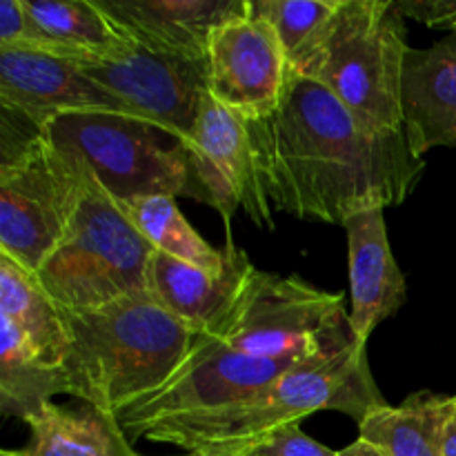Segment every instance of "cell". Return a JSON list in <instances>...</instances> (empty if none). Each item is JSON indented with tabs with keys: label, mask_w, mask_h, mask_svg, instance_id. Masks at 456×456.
I'll return each mask as SVG.
<instances>
[{
	"label": "cell",
	"mask_w": 456,
	"mask_h": 456,
	"mask_svg": "<svg viewBox=\"0 0 456 456\" xmlns=\"http://www.w3.org/2000/svg\"><path fill=\"white\" fill-rule=\"evenodd\" d=\"M248 129L267 200L303 221L396 208L426 172L403 129L372 127L305 76L289 74L279 107Z\"/></svg>",
	"instance_id": "1"
},
{
	"label": "cell",
	"mask_w": 456,
	"mask_h": 456,
	"mask_svg": "<svg viewBox=\"0 0 456 456\" xmlns=\"http://www.w3.org/2000/svg\"><path fill=\"white\" fill-rule=\"evenodd\" d=\"M67 395L118 417L159 390L185 361L199 334L150 292L96 310H62Z\"/></svg>",
	"instance_id": "2"
},
{
	"label": "cell",
	"mask_w": 456,
	"mask_h": 456,
	"mask_svg": "<svg viewBox=\"0 0 456 456\" xmlns=\"http://www.w3.org/2000/svg\"><path fill=\"white\" fill-rule=\"evenodd\" d=\"M386 405L370 370L365 346H356L332 359L288 370L254 399L156 423L142 436L178 445L196 456H234L270 432L301 423L319 410L343 412L361 423Z\"/></svg>",
	"instance_id": "3"
},
{
	"label": "cell",
	"mask_w": 456,
	"mask_h": 456,
	"mask_svg": "<svg viewBox=\"0 0 456 456\" xmlns=\"http://www.w3.org/2000/svg\"><path fill=\"white\" fill-rule=\"evenodd\" d=\"M80 169L83 194L74 221L36 274L62 310H96L147 292V270L156 252L118 200L83 165Z\"/></svg>",
	"instance_id": "4"
},
{
	"label": "cell",
	"mask_w": 456,
	"mask_h": 456,
	"mask_svg": "<svg viewBox=\"0 0 456 456\" xmlns=\"http://www.w3.org/2000/svg\"><path fill=\"white\" fill-rule=\"evenodd\" d=\"M405 16L396 0H341L325 38L303 67L361 120L377 129H403Z\"/></svg>",
	"instance_id": "5"
},
{
	"label": "cell",
	"mask_w": 456,
	"mask_h": 456,
	"mask_svg": "<svg viewBox=\"0 0 456 456\" xmlns=\"http://www.w3.org/2000/svg\"><path fill=\"white\" fill-rule=\"evenodd\" d=\"M214 337L243 354L289 363L325 361L363 346L354 337L343 294L256 267Z\"/></svg>",
	"instance_id": "6"
},
{
	"label": "cell",
	"mask_w": 456,
	"mask_h": 456,
	"mask_svg": "<svg viewBox=\"0 0 456 456\" xmlns=\"http://www.w3.org/2000/svg\"><path fill=\"white\" fill-rule=\"evenodd\" d=\"M45 136L118 203L156 194L199 200L187 142L145 120L110 111L62 114L47 120Z\"/></svg>",
	"instance_id": "7"
},
{
	"label": "cell",
	"mask_w": 456,
	"mask_h": 456,
	"mask_svg": "<svg viewBox=\"0 0 456 456\" xmlns=\"http://www.w3.org/2000/svg\"><path fill=\"white\" fill-rule=\"evenodd\" d=\"M83 194V169L47 136L0 165V252L38 274L69 230Z\"/></svg>",
	"instance_id": "8"
},
{
	"label": "cell",
	"mask_w": 456,
	"mask_h": 456,
	"mask_svg": "<svg viewBox=\"0 0 456 456\" xmlns=\"http://www.w3.org/2000/svg\"><path fill=\"white\" fill-rule=\"evenodd\" d=\"M297 365L301 363L243 354L214 334H199L176 372L159 390L123 410L116 421L129 441L141 439L142 432L156 423L254 399Z\"/></svg>",
	"instance_id": "9"
},
{
	"label": "cell",
	"mask_w": 456,
	"mask_h": 456,
	"mask_svg": "<svg viewBox=\"0 0 456 456\" xmlns=\"http://www.w3.org/2000/svg\"><path fill=\"white\" fill-rule=\"evenodd\" d=\"M85 74L132 118L187 141L209 94L208 58L163 52L134 40L107 58L80 61Z\"/></svg>",
	"instance_id": "10"
},
{
	"label": "cell",
	"mask_w": 456,
	"mask_h": 456,
	"mask_svg": "<svg viewBox=\"0 0 456 456\" xmlns=\"http://www.w3.org/2000/svg\"><path fill=\"white\" fill-rule=\"evenodd\" d=\"M185 142L200 203L212 205L225 225L243 208L256 225L274 230V208L263 190L243 116L209 96Z\"/></svg>",
	"instance_id": "11"
},
{
	"label": "cell",
	"mask_w": 456,
	"mask_h": 456,
	"mask_svg": "<svg viewBox=\"0 0 456 456\" xmlns=\"http://www.w3.org/2000/svg\"><path fill=\"white\" fill-rule=\"evenodd\" d=\"M208 71L214 101L245 120L270 116L289 80L288 61L274 29L252 12L214 31Z\"/></svg>",
	"instance_id": "12"
},
{
	"label": "cell",
	"mask_w": 456,
	"mask_h": 456,
	"mask_svg": "<svg viewBox=\"0 0 456 456\" xmlns=\"http://www.w3.org/2000/svg\"><path fill=\"white\" fill-rule=\"evenodd\" d=\"M0 105L43 120L83 111L123 114L76 61L20 47H0Z\"/></svg>",
	"instance_id": "13"
},
{
	"label": "cell",
	"mask_w": 456,
	"mask_h": 456,
	"mask_svg": "<svg viewBox=\"0 0 456 456\" xmlns=\"http://www.w3.org/2000/svg\"><path fill=\"white\" fill-rule=\"evenodd\" d=\"M223 254V267L214 272L154 252L147 270V292L196 334H214L254 270L252 261L232 240Z\"/></svg>",
	"instance_id": "14"
},
{
	"label": "cell",
	"mask_w": 456,
	"mask_h": 456,
	"mask_svg": "<svg viewBox=\"0 0 456 456\" xmlns=\"http://www.w3.org/2000/svg\"><path fill=\"white\" fill-rule=\"evenodd\" d=\"M96 4L136 43L191 58H208L214 31L249 12V0H96Z\"/></svg>",
	"instance_id": "15"
},
{
	"label": "cell",
	"mask_w": 456,
	"mask_h": 456,
	"mask_svg": "<svg viewBox=\"0 0 456 456\" xmlns=\"http://www.w3.org/2000/svg\"><path fill=\"white\" fill-rule=\"evenodd\" d=\"M386 209H368L343 223L350 256V323L359 343H368L374 330L401 310L408 297L403 272L399 270L390 239Z\"/></svg>",
	"instance_id": "16"
},
{
	"label": "cell",
	"mask_w": 456,
	"mask_h": 456,
	"mask_svg": "<svg viewBox=\"0 0 456 456\" xmlns=\"http://www.w3.org/2000/svg\"><path fill=\"white\" fill-rule=\"evenodd\" d=\"M403 132L417 156L456 150V34L428 49L410 47L401 83Z\"/></svg>",
	"instance_id": "17"
},
{
	"label": "cell",
	"mask_w": 456,
	"mask_h": 456,
	"mask_svg": "<svg viewBox=\"0 0 456 456\" xmlns=\"http://www.w3.org/2000/svg\"><path fill=\"white\" fill-rule=\"evenodd\" d=\"M29 426L22 456H138L116 417L85 403L83 408L45 405Z\"/></svg>",
	"instance_id": "18"
},
{
	"label": "cell",
	"mask_w": 456,
	"mask_h": 456,
	"mask_svg": "<svg viewBox=\"0 0 456 456\" xmlns=\"http://www.w3.org/2000/svg\"><path fill=\"white\" fill-rule=\"evenodd\" d=\"M454 410L452 396L417 392L401 405H386L359 423V439L386 456H444V436Z\"/></svg>",
	"instance_id": "19"
},
{
	"label": "cell",
	"mask_w": 456,
	"mask_h": 456,
	"mask_svg": "<svg viewBox=\"0 0 456 456\" xmlns=\"http://www.w3.org/2000/svg\"><path fill=\"white\" fill-rule=\"evenodd\" d=\"M0 319L27 338L36 354L61 368L67 350V332L61 307L40 285L34 272L0 252Z\"/></svg>",
	"instance_id": "20"
},
{
	"label": "cell",
	"mask_w": 456,
	"mask_h": 456,
	"mask_svg": "<svg viewBox=\"0 0 456 456\" xmlns=\"http://www.w3.org/2000/svg\"><path fill=\"white\" fill-rule=\"evenodd\" d=\"M0 410L4 417L27 423L53 396L67 395L65 374L62 368L45 363L12 323L0 319Z\"/></svg>",
	"instance_id": "21"
},
{
	"label": "cell",
	"mask_w": 456,
	"mask_h": 456,
	"mask_svg": "<svg viewBox=\"0 0 456 456\" xmlns=\"http://www.w3.org/2000/svg\"><path fill=\"white\" fill-rule=\"evenodd\" d=\"M25 7L40 29L76 62L114 56L134 43L107 18L96 0H25Z\"/></svg>",
	"instance_id": "22"
},
{
	"label": "cell",
	"mask_w": 456,
	"mask_h": 456,
	"mask_svg": "<svg viewBox=\"0 0 456 456\" xmlns=\"http://www.w3.org/2000/svg\"><path fill=\"white\" fill-rule=\"evenodd\" d=\"M132 225L150 240L156 252L178 258L183 263H191L203 270H221L225 254L223 249L212 248L194 227L183 216L181 208L174 196L156 194L142 199L118 203Z\"/></svg>",
	"instance_id": "23"
},
{
	"label": "cell",
	"mask_w": 456,
	"mask_h": 456,
	"mask_svg": "<svg viewBox=\"0 0 456 456\" xmlns=\"http://www.w3.org/2000/svg\"><path fill=\"white\" fill-rule=\"evenodd\" d=\"M341 0H249V12L274 29L289 74H301L312 61Z\"/></svg>",
	"instance_id": "24"
},
{
	"label": "cell",
	"mask_w": 456,
	"mask_h": 456,
	"mask_svg": "<svg viewBox=\"0 0 456 456\" xmlns=\"http://www.w3.org/2000/svg\"><path fill=\"white\" fill-rule=\"evenodd\" d=\"M0 47H20L49 52L56 56L69 58V53L58 47L38 22L29 16L25 0H3L0 3Z\"/></svg>",
	"instance_id": "25"
},
{
	"label": "cell",
	"mask_w": 456,
	"mask_h": 456,
	"mask_svg": "<svg viewBox=\"0 0 456 456\" xmlns=\"http://www.w3.org/2000/svg\"><path fill=\"white\" fill-rule=\"evenodd\" d=\"M234 456H338L301 430V423H289L254 441Z\"/></svg>",
	"instance_id": "26"
},
{
	"label": "cell",
	"mask_w": 456,
	"mask_h": 456,
	"mask_svg": "<svg viewBox=\"0 0 456 456\" xmlns=\"http://www.w3.org/2000/svg\"><path fill=\"white\" fill-rule=\"evenodd\" d=\"M405 18L456 34V0H396Z\"/></svg>",
	"instance_id": "27"
},
{
	"label": "cell",
	"mask_w": 456,
	"mask_h": 456,
	"mask_svg": "<svg viewBox=\"0 0 456 456\" xmlns=\"http://www.w3.org/2000/svg\"><path fill=\"white\" fill-rule=\"evenodd\" d=\"M338 456H386V454H383L377 445L368 444V441L363 439H356L354 444L347 445L346 450H341Z\"/></svg>",
	"instance_id": "28"
},
{
	"label": "cell",
	"mask_w": 456,
	"mask_h": 456,
	"mask_svg": "<svg viewBox=\"0 0 456 456\" xmlns=\"http://www.w3.org/2000/svg\"><path fill=\"white\" fill-rule=\"evenodd\" d=\"M444 456H456V405H454L452 414H450V419H448V426H445Z\"/></svg>",
	"instance_id": "29"
},
{
	"label": "cell",
	"mask_w": 456,
	"mask_h": 456,
	"mask_svg": "<svg viewBox=\"0 0 456 456\" xmlns=\"http://www.w3.org/2000/svg\"><path fill=\"white\" fill-rule=\"evenodd\" d=\"M0 456H22V454L18 452V450H3V452H0Z\"/></svg>",
	"instance_id": "30"
},
{
	"label": "cell",
	"mask_w": 456,
	"mask_h": 456,
	"mask_svg": "<svg viewBox=\"0 0 456 456\" xmlns=\"http://www.w3.org/2000/svg\"><path fill=\"white\" fill-rule=\"evenodd\" d=\"M452 399H454V405H456V396H452Z\"/></svg>",
	"instance_id": "31"
},
{
	"label": "cell",
	"mask_w": 456,
	"mask_h": 456,
	"mask_svg": "<svg viewBox=\"0 0 456 456\" xmlns=\"http://www.w3.org/2000/svg\"><path fill=\"white\" fill-rule=\"evenodd\" d=\"M187 456H196V454H187Z\"/></svg>",
	"instance_id": "32"
}]
</instances>
